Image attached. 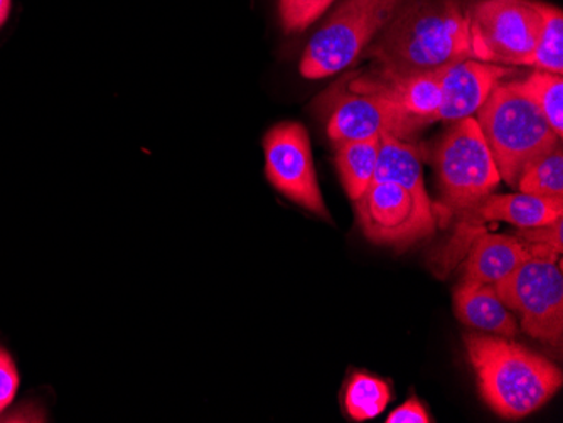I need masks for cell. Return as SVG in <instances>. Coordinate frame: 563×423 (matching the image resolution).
Returning a JSON list of instances; mask_svg holds the SVG:
<instances>
[{"label":"cell","mask_w":563,"mask_h":423,"mask_svg":"<svg viewBox=\"0 0 563 423\" xmlns=\"http://www.w3.org/2000/svg\"><path fill=\"white\" fill-rule=\"evenodd\" d=\"M379 71L426 75L471 58L463 0H400L368 47Z\"/></svg>","instance_id":"obj_1"},{"label":"cell","mask_w":563,"mask_h":423,"mask_svg":"<svg viewBox=\"0 0 563 423\" xmlns=\"http://www.w3.org/2000/svg\"><path fill=\"white\" fill-rule=\"evenodd\" d=\"M464 344L481 397L503 419L537 412L562 388V369L511 337L467 334Z\"/></svg>","instance_id":"obj_2"},{"label":"cell","mask_w":563,"mask_h":423,"mask_svg":"<svg viewBox=\"0 0 563 423\" xmlns=\"http://www.w3.org/2000/svg\"><path fill=\"white\" fill-rule=\"evenodd\" d=\"M474 119L492 151L501 181L509 186H517L521 174L562 141L525 93L520 81L499 84Z\"/></svg>","instance_id":"obj_3"},{"label":"cell","mask_w":563,"mask_h":423,"mask_svg":"<svg viewBox=\"0 0 563 423\" xmlns=\"http://www.w3.org/2000/svg\"><path fill=\"white\" fill-rule=\"evenodd\" d=\"M400 0H346L311 37L300 59V75L322 80L350 68L387 24Z\"/></svg>","instance_id":"obj_4"},{"label":"cell","mask_w":563,"mask_h":423,"mask_svg":"<svg viewBox=\"0 0 563 423\" xmlns=\"http://www.w3.org/2000/svg\"><path fill=\"white\" fill-rule=\"evenodd\" d=\"M442 207L467 213L492 194L499 182L498 167L477 120H459L433 151Z\"/></svg>","instance_id":"obj_5"},{"label":"cell","mask_w":563,"mask_h":423,"mask_svg":"<svg viewBox=\"0 0 563 423\" xmlns=\"http://www.w3.org/2000/svg\"><path fill=\"white\" fill-rule=\"evenodd\" d=\"M499 299L520 314L525 333L550 346L563 339V274L556 254L530 252L527 260L501 282Z\"/></svg>","instance_id":"obj_6"},{"label":"cell","mask_w":563,"mask_h":423,"mask_svg":"<svg viewBox=\"0 0 563 423\" xmlns=\"http://www.w3.org/2000/svg\"><path fill=\"white\" fill-rule=\"evenodd\" d=\"M542 14L533 0H481L470 9L471 58L501 66H528Z\"/></svg>","instance_id":"obj_7"},{"label":"cell","mask_w":563,"mask_h":423,"mask_svg":"<svg viewBox=\"0 0 563 423\" xmlns=\"http://www.w3.org/2000/svg\"><path fill=\"white\" fill-rule=\"evenodd\" d=\"M366 238L378 245L410 246L435 232L438 214L430 199L394 182H376L354 201Z\"/></svg>","instance_id":"obj_8"},{"label":"cell","mask_w":563,"mask_h":423,"mask_svg":"<svg viewBox=\"0 0 563 423\" xmlns=\"http://www.w3.org/2000/svg\"><path fill=\"white\" fill-rule=\"evenodd\" d=\"M265 176L275 191L316 216L329 220L312 159L311 138L299 122H280L264 137Z\"/></svg>","instance_id":"obj_9"},{"label":"cell","mask_w":563,"mask_h":423,"mask_svg":"<svg viewBox=\"0 0 563 423\" xmlns=\"http://www.w3.org/2000/svg\"><path fill=\"white\" fill-rule=\"evenodd\" d=\"M426 125L423 120L405 112L387 98L340 90L331 94L325 131L334 144L382 138L383 135L407 141Z\"/></svg>","instance_id":"obj_10"},{"label":"cell","mask_w":563,"mask_h":423,"mask_svg":"<svg viewBox=\"0 0 563 423\" xmlns=\"http://www.w3.org/2000/svg\"><path fill=\"white\" fill-rule=\"evenodd\" d=\"M509 75L506 66L467 58L441 69L442 102L435 122L454 123L476 116L492 91Z\"/></svg>","instance_id":"obj_11"},{"label":"cell","mask_w":563,"mask_h":423,"mask_svg":"<svg viewBox=\"0 0 563 423\" xmlns=\"http://www.w3.org/2000/svg\"><path fill=\"white\" fill-rule=\"evenodd\" d=\"M354 93L378 94L410 115L429 123L435 122L441 109V71L426 75H391L379 71L369 77H357L347 84Z\"/></svg>","instance_id":"obj_12"},{"label":"cell","mask_w":563,"mask_h":423,"mask_svg":"<svg viewBox=\"0 0 563 423\" xmlns=\"http://www.w3.org/2000/svg\"><path fill=\"white\" fill-rule=\"evenodd\" d=\"M464 216L474 221H501L518 229L552 223L563 216V199L539 198V196L515 192V194H492L481 201Z\"/></svg>","instance_id":"obj_13"},{"label":"cell","mask_w":563,"mask_h":423,"mask_svg":"<svg viewBox=\"0 0 563 423\" xmlns=\"http://www.w3.org/2000/svg\"><path fill=\"white\" fill-rule=\"evenodd\" d=\"M528 255L530 252L520 238L484 233L474 242L464 265L463 282L496 286L511 276L527 260Z\"/></svg>","instance_id":"obj_14"},{"label":"cell","mask_w":563,"mask_h":423,"mask_svg":"<svg viewBox=\"0 0 563 423\" xmlns=\"http://www.w3.org/2000/svg\"><path fill=\"white\" fill-rule=\"evenodd\" d=\"M454 311L459 321L474 330L501 337L517 336V321L503 304L495 286L461 283L454 292Z\"/></svg>","instance_id":"obj_15"},{"label":"cell","mask_w":563,"mask_h":423,"mask_svg":"<svg viewBox=\"0 0 563 423\" xmlns=\"http://www.w3.org/2000/svg\"><path fill=\"white\" fill-rule=\"evenodd\" d=\"M373 181L394 182L419 198L430 199L423 185L419 147L391 135L379 138L378 166Z\"/></svg>","instance_id":"obj_16"},{"label":"cell","mask_w":563,"mask_h":423,"mask_svg":"<svg viewBox=\"0 0 563 423\" xmlns=\"http://www.w3.org/2000/svg\"><path fill=\"white\" fill-rule=\"evenodd\" d=\"M379 138L347 141L336 144V164L341 182L351 201H357L375 179Z\"/></svg>","instance_id":"obj_17"},{"label":"cell","mask_w":563,"mask_h":423,"mask_svg":"<svg viewBox=\"0 0 563 423\" xmlns=\"http://www.w3.org/2000/svg\"><path fill=\"white\" fill-rule=\"evenodd\" d=\"M390 385L368 372H356L351 377L344 393V405L356 422L376 419L390 403Z\"/></svg>","instance_id":"obj_18"},{"label":"cell","mask_w":563,"mask_h":423,"mask_svg":"<svg viewBox=\"0 0 563 423\" xmlns=\"http://www.w3.org/2000/svg\"><path fill=\"white\" fill-rule=\"evenodd\" d=\"M540 14H542V30H540L539 41L531 56V68L539 71L553 73L560 75L563 73V12L555 5L537 2Z\"/></svg>","instance_id":"obj_19"},{"label":"cell","mask_w":563,"mask_h":423,"mask_svg":"<svg viewBox=\"0 0 563 423\" xmlns=\"http://www.w3.org/2000/svg\"><path fill=\"white\" fill-rule=\"evenodd\" d=\"M525 93L539 107L556 137H563V80L553 73H531L527 80L520 81Z\"/></svg>","instance_id":"obj_20"},{"label":"cell","mask_w":563,"mask_h":423,"mask_svg":"<svg viewBox=\"0 0 563 423\" xmlns=\"http://www.w3.org/2000/svg\"><path fill=\"white\" fill-rule=\"evenodd\" d=\"M525 194L539 198L563 199V153L562 147L553 148L537 163L531 164L517 182Z\"/></svg>","instance_id":"obj_21"},{"label":"cell","mask_w":563,"mask_h":423,"mask_svg":"<svg viewBox=\"0 0 563 423\" xmlns=\"http://www.w3.org/2000/svg\"><path fill=\"white\" fill-rule=\"evenodd\" d=\"M334 0H280L282 26L287 33H302L314 24Z\"/></svg>","instance_id":"obj_22"},{"label":"cell","mask_w":563,"mask_h":423,"mask_svg":"<svg viewBox=\"0 0 563 423\" xmlns=\"http://www.w3.org/2000/svg\"><path fill=\"white\" fill-rule=\"evenodd\" d=\"M520 240L527 246L528 252H549V254H562L563 251V216L556 218L547 225L534 229H521Z\"/></svg>","instance_id":"obj_23"},{"label":"cell","mask_w":563,"mask_h":423,"mask_svg":"<svg viewBox=\"0 0 563 423\" xmlns=\"http://www.w3.org/2000/svg\"><path fill=\"white\" fill-rule=\"evenodd\" d=\"M19 383H21V378H19L18 366H15L14 358H12L11 353L0 344V415L14 402Z\"/></svg>","instance_id":"obj_24"},{"label":"cell","mask_w":563,"mask_h":423,"mask_svg":"<svg viewBox=\"0 0 563 423\" xmlns=\"http://www.w3.org/2000/svg\"><path fill=\"white\" fill-rule=\"evenodd\" d=\"M432 416L427 412L419 398L412 397L410 400L398 407L397 410L388 415L387 423H430Z\"/></svg>","instance_id":"obj_25"},{"label":"cell","mask_w":563,"mask_h":423,"mask_svg":"<svg viewBox=\"0 0 563 423\" xmlns=\"http://www.w3.org/2000/svg\"><path fill=\"white\" fill-rule=\"evenodd\" d=\"M14 11V0H0V33L8 26Z\"/></svg>","instance_id":"obj_26"}]
</instances>
